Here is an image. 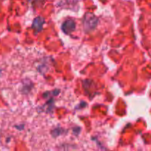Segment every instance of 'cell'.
Here are the masks:
<instances>
[{
    "mask_svg": "<svg viewBox=\"0 0 151 151\" xmlns=\"http://www.w3.org/2000/svg\"><path fill=\"white\" fill-rule=\"evenodd\" d=\"M75 27H76V24H75V22H73L72 20H67L63 22L61 28L64 33L69 34L75 30Z\"/></svg>",
    "mask_w": 151,
    "mask_h": 151,
    "instance_id": "2",
    "label": "cell"
},
{
    "mask_svg": "<svg viewBox=\"0 0 151 151\" xmlns=\"http://www.w3.org/2000/svg\"><path fill=\"white\" fill-rule=\"evenodd\" d=\"M44 24V18L41 17V16H38V17L35 18L33 20V22H32V28L35 30V33H38V32H41L42 30L43 25Z\"/></svg>",
    "mask_w": 151,
    "mask_h": 151,
    "instance_id": "3",
    "label": "cell"
},
{
    "mask_svg": "<svg viewBox=\"0 0 151 151\" xmlns=\"http://www.w3.org/2000/svg\"><path fill=\"white\" fill-rule=\"evenodd\" d=\"M98 24V19L91 13H86L83 18L84 29L86 32H91Z\"/></svg>",
    "mask_w": 151,
    "mask_h": 151,
    "instance_id": "1",
    "label": "cell"
}]
</instances>
